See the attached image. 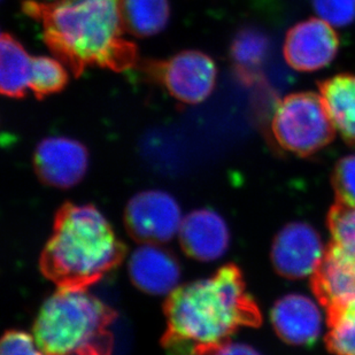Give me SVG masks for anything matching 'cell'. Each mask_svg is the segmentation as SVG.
Returning <instances> with one entry per match:
<instances>
[{
  "label": "cell",
  "mask_w": 355,
  "mask_h": 355,
  "mask_svg": "<svg viewBox=\"0 0 355 355\" xmlns=\"http://www.w3.org/2000/svg\"><path fill=\"white\" fill-rule=\"evenodd\" d=\"M164 314L162 345L168 355H214L238 329L258 327L262 321L235 265L176 288L168 295Z\"/></svg>",
  "instance_id": "6da1fadb"
},
{
  "label": "cell",
  "mask_w": 355,
  "mask_h": 355,
  "mask_svg": "<svg viewBox=\"0 0 355 355\" xmlns=\"http://www.w3.org/2000/svg\"><path fill=\"white\" fill-rule=\"evenodd\" d=\"M47 46L75 74L91 66L124 71L136 61V47L124 38L121 0L27 1Z\"/></svg>",
  "instance_id": "7a4b0ae2"
},
{
  "label": "cell",
  "mask_w": 355,
  "mask_h": 355,
  "mask_svg": "<svg viewBox=\"0 0 355 355\" xmlns=\"http://www.w3.org/2000/svg\"><path fill=\"white\" fill-rule=\"evenodd\" d=\"M125 248L98 208L66 204L40 257L44 275L61 288H87L123 260Z\"/></svg>",
  "instance_id": "3957f363"
},
{
  "label": "cell",
  "mask_w": 355,
  "mask_h": 355,
  "mask_svg": "<svg viewBox=\"0 0 355 355\" xmlns=\"http://www.w3.org/2000/svg\"><path fill=\"white\" fill-rule=\"evenodd\" d=\"M116 313L87 288H61L45 300L34 325L50 355H111Z\"/></svg>",
  "instance_id": "277c9868"
},
{
  "label": "cell",
  "mask_w": 355,
  "mask_h": 355,
  "mask_svg": "<svg viewBox=\"0 0 355 355\" xmlns=\"http://www.w3.org/2000/svg\"><path fill=\"white\" fill-rule=\"evenodd\" d=\"M272 132L285 151L309 157L334 141L336 128L321 96L314 92H297L276 104Z\"/></svg>",
  "instance_id": "5b68a950"
},
{
  "label": "cell",
  "mask_w": 355,
  "mask_h": 355,
  "mask_svg": "<svg viewBox=\"0 0 355 355\" xmlns=\"http://www.w3.org/2000/svg\"><path fill=\"white\" fill-rule=\"evenodd\" d=\"M183 218L178 200L162 190L139 192L125 209L129 232L138 241L151 244L166 243L178 235Z\"/></svg>",
  "instance_id": "8992f818"
},
{
  "label": "cell",
  "mask_w": 355,
  "mask_h": 355,
  "mask_svg": "<svg viewBox=\"0 0 355 355\" xmlns=\"http://www.w3.org/2000/svg\"><path fill=\"white\" fill-rule=\"evenodd\" d=\"M338 50V36L330 24L322 19L311 17L288 31L283 54L292 69L311 73L331 64Z\"/></svg>",
  "instance_id": "52a82bcc"
},
{
  "label": "cell",
  "mask_w": 355,
  "mask_h": 355,
  "mask_svg": "<svg viewBox=\"0 0 355 355\" xmlns=\"http://www.w3.org/2000/svg\"><path fill=\"white\" fill-rule=\"evenodd\" d=\"M158 74L175 99L185 104H199L214 89L216 66L207 54L184 51L161 64Z\"/></svg>",
  "instance_id": "ba28073f"
},
{
  "label": "cell",
  "mask_w": 355,
  "mask_h": 355,
  "mask_svg": "<svg viewBox=\"0 0 355 355\" xmlns=\"http://www.w3.org/2000/svg\"><path fill=\"white\" fill-rule=\"evenodd\" d=\"M324 254L315 229L304 222H292L276 236L272 261L279 275L297 279L313 275Z\"/></svg>",
  "instance_id": "9c48e42d"
},
{
  "label": "cell",
  "mask_w": 355,
  "mask_h": 355,
  "mask_svg": "<svg viewBox=\"0 0 355 355\" xmlns=\"http://www.w3.org/2000/svg\"><path fill=\"white\" fill-rule=\"evenodd\" d=\"M35 167L42 181L54 188H73L83 180L89 155L82 143L73 138H44L35 151Z\"/></svg>",
  "instance_id": "30bf717a"
},
{
  "label": "cell",
  "mask_w": 355,
  "mask_h": 355,
  "mask_svg": "<svg viewBox=\"0 0 355 355\" xmlns=\"http://www.w3.org/2000/svg\"><path fill=\"white\" fill-rule=\"evenodd\" d=\"M178 236L185 253L198 261H216L230 245V232L225 218L207 208L196 209L184 216Z\"/></svg>",
  "instance_id": "8fae6325"
},
{
  "label": "cell",
  "mask_w": 355,
  "mask_h": 355,
  "mask_svg": "<svg viewBox=\"0 0 355 355\" xmlns=\"http://www.w3.org/2000/svg\"><path fill=\"white\" fill-rule=\"evenodd\" d=\"M312 288L327 311L355 302V257L331 243L312 275Z\"/></svg>",
  "instance_id": "7c38bea8"
},
{
  "label": "cell",
  "mask_w": 355,
  "mask_h": 355,
  "mask_svg": "<svg viewBox=\"0 0 355 355\" xmlns=\"http://www.w3.org/2000/svg\"><path fill=\"white\" fill-rule=\"evenodd\" d=\"M129 275L132 283L145 293L169 295L180 288L181 267L166 248L146 243L131 253Z\"/></svg>",
  "instance_id": "4fadbf2b"
},
{
  "label": "cell",
  "mask_w": 355,
  "mask_h": 355,
  "mask_svg": "<svg viewBox=\"0 0 355 355\" xmlns=\"http://www.w3.org/2000/svg\"><path fill=\"white\" fill-rule=\"evenodd\" d=\"M278 337L290 345L311 346L321 335L322 315L312 299L291 293L278 299L272 309Z\"/></svg>",
  "instance_id": "5bb4252c"
},
{
  "label": "cell",
  "mask_w": 355,
  "mask_h": 355,
  "mask_svg": "<svg viewBox=\"0 0 355 355\" xmlns=\"http://www.w3.org/2000/svg\"><path fill=\"white\" fill-rule=\"evenodd\" d=\"M332 123L346 144L355 148V74H339L318 83Z\"/></svg>",
  "instance_id": "9a60e30c"
},
{
  "label": "cell",
  "mask_w": 355,
  "mask_h": 355,
  "mask_svg": "<svg viewBox=\"0 0 355 355\" xmlns=\"http://www.w3.org/2000/svg\"><path fill=\"white\" fill-rule=\"evenodd\" d=\"M33 58L22 44L3 33L0 40V90L6 97H24L31 89Z\"/></svg>",
  "instance_id": "2e32d148"
},
{
  "label": "cell",
  "mask_w": 355,
  "mask_h": 355,
  "mask_svg": "<svg viewBox=\"0 0 355 355\" xmlns=\"http://www.w3.org/2000/svg\"><path fill=\"white\" fill-rule=\"evenodd\" d=\"M272 52V40L257 27H245L232 40L230 55L241 78H254Z\"/></svg>",
  "instance_id": "e0dca14e"
},
{
  "label": "cell",
  "mask_w": 355,
  "mask_h": 355,
  "mask_svg": "<svg viewBox=\"0 0 355 355\" xmlns=\"http://www.w3.org/2000/svg\"><path fill=\"white\" fill-rule=\"evenodd\" d=\"M121 10L125 28L141 37L161 33L171 17L168 0H121Z\"/></svg>",
  "instance_id": "ac0fdd59"
},
{
  "label": "cell",
  "mask_w": 355,
  "mask_h": 355,
  "mask_svg": "<svg viewBox=\"0 0 355 355\" xmlns=\"http://www.w3.org/2000/svg\"><path fill=\"white\" fill-rule=\"evenodd\" d=\"M325 345L332 355H355V302L327 311Z\"/></svg>",
  "instance_id": "d6986e66"
},
{
  "label": "cell",
  "mask_w": 355,
  "mask_h": 355,
  "mask_svg": "<svg viewBox=\"0 0 355 355\" xmlns=\"http://www.w3.org/2000/svg\"><path fill=\"white\" fill-rule=\"evenodd\" d=\"M68 82L67 71L57 59L33 58L31 90L37 98H44L62 90Z\"/></svg>",
  "instance_id": "ffe728a7"
},
{
  "label": "cell",
  "mask_w": 355,
  "mask_h": 355,
  "mask_svg": "<svg viewBox=\"0 0 355 355\" xmlns=\"http://www.w3.org/2000/svg\"><path fill=\"white\" fill-rule=\"evenodd\" d=\"M328 228L332 243L355 257V207L337 201L329 211Z\"/></svg>",
  "instance_id": "44dd1931"
},
{
  "label": "cell",
  "mask_w": 355,
  "mask_h": 355,
  "mask_svg": "<svg viewBox=\"0 0 355 355\" xmlns=\"http://www.w3.org/2000/svg\"><path fill=\"white\" fill-rule=\"evenodd\" d=\"M332 187L338 201L355 207V155H347L337 162Z\"/></svg>",
  "instance_id": "7402d4cb"
},
{
  "label": "cell",
  "mask_w": 355,
  "mask_h": 355,
  "mask_svg": "<svg viewBox=\"0 0 355 355\" xmlns=\"http://www.w3.org/2000/svg\"><path fill=\"white\" fill-rule=\"evenodd\" d=\"M322 20L335 27H346L355 21V0H313Z\"/></svg>",
  "instance_id": "603a6c76"
},
{
  "label": "cell",
  "mask_w": 355,
  "mask_h": 355,
  "mask_svg": "<svg viewBox=\"0 0 355 355\" xmlns=\"http://www.w3.org/2000/svg\"><path fill=\"white\" fill-rule=\"evenodd\" d=\"M0 355H50L38 345L34 336L20 330H10L3 335Z\"/></svg>",
  "instance_id": "cb8c5ba5"
},
{
  "label": "cell",
  "mask_w": 355,
  "mask_h": 355,
  "mask_svg": "<svg viewBox=\"0 0 355 355\" xmlns=\"http://www.w3.org/2000/svg\"><path fill=\"white\" fill-rule=\"evenodd\" d=\"M214 355H261L253 346L244 343H227Z\"/></svg>",
  "instance_id": "d4e9b609"
}]
</instances>
